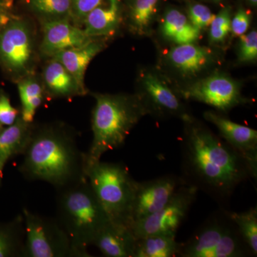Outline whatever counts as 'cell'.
<instances>
[{"label":"cell","instance_id":"28","mask_svg":"<svg viewBox=\"0 0 257 257\" xmlns=\"http://www.w3.org/2000/svg\"><path fill=\"white\" fill-rule=\"evenodd\" d=\"M231 18L229 8L221 10L209 25V39L212 45H219L226 40L231 32Z\"/></svg>","mask_w":257,"mask_h":257},{"label":"cell","instance_id":"23","mask_svg":"<svg viewBox=\"0 0 257 257\" xmlns=\"http://www.w3.org/2000/svg\"><path fill=\"white\" fill-rule=\"evenodd\" d=\"M18 87L22 104L20 116L25 122L32 124L44 100L45 89L32 74L20 79Z\"/></svg>","mask_w":257,"mask_h":257},{"label":"cell","instance_id":"34","mask_svg":"<svg viewBox=\"0 0 257 257\" xmlns=\"http://www.w3.org/2000/svg\"><path fill=\"white\" fill-rule=\"evenodd\" d=\"M11 20L8 15L4 13L3 10H0V30L5 27Z\"/></svg>","mask_w":257,"mask_h":257},{"label":"cell","instance_id":"15","mask_svg":"<svg viewBox=\"0 0 257 257\" xmlns=\"http://www.w3.org/2000/svg\"><path fill=\"white\" fill-rule=\"evenodd\" d=\"M137 239L126 225L109 221L93 241L101 253L106 257H134Z\"/></svg>","mask_w":257,"mask_h":257},{"label":"cell","instance_id":"16","mask_svg":"<svg viewBox=\"0 0 257 257\" xmlns=\"http://www.w3.org/2000/svg\"><path fill=\"white\" fill-rule=\"evenodd\" d=\"M212 51L194 43L177 45L169 51L167 60L170 65L184 76L197 75L213 62Z\"/></svg>","mask_w":257,"mask_h":257},{"label":"cell","instance_id":"21","mask_svg":"<svg viewBox=\"0 0 257 257\" xmlns=\"http://www.w3.org/2000/svg\"><path fill=\"white\" fill-rule=\"evenodd\" d=\"M33 128L32 124H28L19 116L16 121L0 133V161L3 163L12 157L22 155Z\"/></svg>","mask_w":257,"mask_h":257},{"label":"cell","instance_id":"33","mask_svg":"<svg viewBox=\"0 0 257 257\" xmlns=\"http://www.w3.org/2000/svg\"><path fill=\"white\" fill-rule=\"evenodd\" d=\"M251 17L247 11L239 9L234 18L231 19V32L236 37H241L246 33L249 28Z\"/></svg>","mask_w":257,"mask_h":257},{"label":"cell","instance_id":"25","mask_svg":"<svg viewBox=\"0 0 257 257\" xmlns=\"http://www.w3.org/2000/svg\"><path fill=\"white\" fill-rule=\"evenodd\" d=\"M160 0H132L128 26L135 33L145 35L151 28Z\"/></svg>","mask_w":257,"mask_h":257},{"label":"cell","instance_id":"39","mask_svg":"<svg viewBox=\"0 0 257 257\" xmlns=\"http://www.w3.org/2000/svg\"><path fill=\"white\" fill-rule=\"evenodd\" d=\"M2 130H3V128H0V133H1Z\"/></svg>","mask_w":257,"mask_h":257},{"label":"cell","instance_id":"36","mask_svg":"<svg viewBox=\"0 0 257 257\" xmlns=\"http://www.w3.org/2000/svg\"><path fill=\"white\" fill-rule=\"evenodd\" d=\"M3 5H4V0H0V10H3Z\"/></svg>","mask_w":257,"mask_h":257},{"label":"cell","instance_id":"8","mask_svg":"<svg viewBox=\"0 0 257 257\" xmlns=\"http://www.w3.org/2000/svg\"><path fill=\"white\" fill-rule=\"evenodd\" d=\"M35 52L30 23L22 19L11 20L0 31V62L20 79L32 74Z\"/></svg>","mask_w":257,"mask_h":257},{"label":"cell","instance_id":"32","mask_svg":"<svg viewBox=\"0 0 257 257\" xmlns=\"http://www.w3.org/2000/svg\"><path fill=\"white\" fill-rule=\"evenodd\" d=\"M20 115V111L12 105L10 98L0 93V128L14 124Z\"/></svg>","mask_w":257,"mask_h":257},{"label":"cell","instance_id":"35","mask_svg":"<svg viewBox=\"0 0 257 257\" xmlns=\"http://www.w3.org/2000/svg\"><path fill=\"white\" fill-rule=\"evenodd\" d=\"M5 165V164L0 161V184H1L2 178H3V170Z\"/></svg>","mask_w":257,"mask_h":257},{"label":"cell","instance_id":"29","mask_svg":"<svg viewBox=\"0 0 257 257\" xmlns=\"http://www.w3.org/2000/svg\"><path fill=\"white\" fill-rule=\"evenodd\" d=\"M239 60L241 62H251L257 58V32L252 30L240 37Z\"/></svg>","mask_w":257,"mask_h":257},{"label":"cell","instance_id":"37","mask_svg":"<svg viewBox=\"0 0 257 257\" xmlns=\"http://www.w3.org/2000/svg\"><path fill=\"white\" fill-rule=\"evenodd\" d=\"M248 1L252 5H256L257 4V0H248Z\"/></svg>","mask_w":257,"mask_h":257},{"label":"cell","instance_id":"31","mask_svg":"<svg viewBox=\"0 0 257 257\" xmlns=\"http://www.w3.org/2000/svg\"><path fill=\"white\" fill-rule=\"evenodd\" d=\"M101 0H71L70 20L74 25L82 27L86 16L94 8H96Z\"/></svg>","mask_w":257,"mask_h":257},{"label":"cell","instance_id":"24","mask_svg":"<svg viewBox=\"0 0 257 257\" xmlns=\"http://www.w3.org/2000/svg\"><path fill=\"white\" fill-rule=\"evenodd\" d=\"M25 230L23 214L0 224V257L23 256Z\"/></svg>","mask_w":257,"mask_h":257},{"label":"cell","instance_id":"10","mask_svg":"<svg viewBox=\"0 0 257 257\" xmlns=\"http://www.w3.org/2000/svg\"><path fill=\"white\" fill-rule=\"evenodd\" d=\"M184 99L200 101L218 110L226 111L244 104L239 84L228 76L214 74L179 90Z\"/></svg>","mask_w":257,"mask_h":257},{"label":"cell","instance_id":"38","mask_svg":"<svg viewBox=\"0 0 257 257\" xmlns=\"http://www.w3.org/2000/svg\"><path fill=\"white\" fill-rule=\"evenodd\" d=\"M211 1H213V2H218V1H220V0H211Z\"/></svg>","mask_w":257,"mask_h":257},{"label":"cell","instance_id":"12","mask_svg":"<svg viewBox=\"0 0 257 257\" xmlns=\"http://www.w3.org/2000/svg\"><path fill=\"white\" fill-rule=\"evenodd\" d=\"M93 40L82 28L70 23L69 20L44 22L40 52L52 58L63 51L82 47Z\"/></svg>","mask_w":257,"mask_h":257},{"label":"cell","instance_id":"17","mask_svg":"<svg viewBox=\"0 0 257 257\" xmlns=\"http://www.w3.org/2000/svg\"><path fill=\"white\" fill-rule=\"evenodd\" d=\"M121 11L119 0H101L86 16L83 30L91 38L110 36L119 28Z\"/></svg>","mask_w":257,"mask_h":257},{"label":"cell","instance_id":"13","mask_svg":"<svg viewBox=\"0 0 257 257\" xmlns=\"http://www.w3.org/2000/svg\"><path fill=\"white\" fill-rule=\"evenodd\" d=\"M204 119L215 125L225 142L245 159L257 172V131L235 123L212 111L204 112Z\"/></svg>","mask_w":257,"mask_h":257},{"label":"cell","instance_id":"26","mask_svg":"<svg viewBox=\"0 0 257 257\" xmlns=\"http://www.w3.org/2000/svg\"><path fill=\"white\" fill-rule=\"evenodd\" d=\"M228 216L236 225L249 253L257 254V209L251 208L246 211L237 213L226 211Z\"/></svg>","mask_w":257,"mask_h":257},{"label":"cell","instance_id":"20","mask_svg":"<svg viewBox=\"0 0 257 257\" xmlns=\"http://www.w3.org/2000/svg\"><path fill=\"white\" fill-rule=\"evenodd\" d=\"M161 30L164 37L177 45L194 43L200 37L201 32L185 15L177 9L166 12Z\"/></svg>","mask_w":257,"mask_h":257},{"label":"cell","instance_id":"9","mask_svg":"<svg viewBox=\"0 0 257 257\" xmlns=\"http://www.w3.org/2000/svg\"><path fill=\"white\" fill-rule=\"evenodd\" d=\"M197 192L195 187L183 184L162 209L132 223L128 228L136 239L153 234L176 236L177 230L195 200Z\"/></svg>","mask_w":257,"mask_h":257},{"label":"cell","instance_id":"18","mask_svg":"<svg viewBox=\"0 0 257 257\" xmlns=\"http://www.w3.org/2000/svg\"><path fill=\"white\" fill-rule=\"evenodd\" d=\"M43 87L52 97L71 98L87 93L59 61L52 58L44 69Z\"/></svg>","mask_w":257,"mask_h":257},{"label":"cell","instance_id":"14","mask_svg":"<svg viewBox=\"0 0 257 257\" xmlns=\"http://www.w3.org/2000/svg\"><path fill=\"white\" fill-rule=\"evenodd\" d=\"M141 82L145 94L140 95L146 104L149 114L155 112L182 118L188 115L177 94L157 74L145 72L142 75Z\"/></svg>","mask_w":257,"mask_h":257},{"label":"cell","instance_id":"7","mask_svg":"<svg viewBox=\"0 0 257 257\" xmlns=\"http://www.w3.org/2000/svg\"><path fill=\"white\" fill-rule=\"evenodd\" d=\"M25 230L24 257L72 256V246L57 219L35 214L24 208Z\"/></svg>","mask_w":257,"mask_h":257},{"label":"cell","instance_id":"6","mask_svg":"<svg viewBox=\"0 0 257 257\" xmlns=\"http://www.w3.org/2000/svg\"><path fill=\"white\" fill-rule=\"evenodd\" d=\"M247 247L226 210L207 221L187 242L182 243L179 256L240 257L248 254Z\"/></svg>","mask_w":257,"mask_h":257},{"label":"cell","instance_id":"22","mask_svg":"<svg viewBox=\"0 0 257 257\" xmlns=\"http://www.w3.org/2000/svg\"><path fill=\"white\" fill-rule=\"evenodd\" d=\"M182 243L175 236L153 234L137 239L134 257H172L179 256Z\"/></svg>","mask_w":257,"mask_h":257},{"label":"cell","instance_id":"3","mask_svg":"<svg viewBox=\"0 0 257 257\" xmlns=\"http://www.w3.org/2000/svg\"><path fill=\"white\" fill-rule=\"evenodd\" d=\"M96 103L92 111L93 139L85 153V164L101 160L106 152L124 145L140 119L149 114L140 94H93Z\"/></svg>","mask_w":257,"mask_h":257},{"label":"cell","instance_id":"19","mask_svg":"<svg viewBox=\"0 0 257 257\" xmlns=\"http://www.w3.org/2000/svg\"><path fill=\"white\" fill-rule=\"evenodd\" d=\"M104 44L93 40L82 47L63 51L52 58L59 61L84 89V75L88 66L103 48Z\"/></svg>","mask_w":257,"mask_h":257},{"label":"cell","instance_id":"30","mask_svg":"<svg viewBox=\"0 0 257 257\" xmlns=\"http://www.w3.org/2000/svg\"><path fill=\"white\" fill-rule=\"evenodd\" d=\"M214 15L205 5L194 4L189 7L187 18L190 23L201 31L210 25Z\"/></svg>","mask_w":257,"mask_h":257},{"label":"cell","instance_id":"2","mask_svg":"<svg viewBox=\"0 0 257 257\" xmlns=\"http://www.w3.org/2000/svg\"><path fill=\"white\" fill-rule=\"evenodd\" d=\"M19 170L30 181H43L56 189L87 179L85 153L76 135L64 125L32 128Z\"/></svg>","mask_w":257,"mask_h":257},{"label":"cell","instance_id":"27","mask_svg":"<svg viewBox=\"0 0 257 257\" xmlns=\"http://www.w3.org/2000/svg\"><path fill=\"white\" fill-rule=\"evenodd\" d=\"M30 9L44 22L69 20L71 0H27Z\"/></svg>","mask_w":257,"mask_h":257},{"label":"cell","instance_id":"5","mask_svg":"<svg viewBox=\"0 0 257 257\" xmlns=\"http://www.w3.org/2000/svg\"><path fill=\"white\" fill-rule=\"evenodd\" d=\"M85 175L109 221L128 226L137 182L120 163L85 164Z\"/></svg>","mask_w":257,"mask_h":257},{"label":"cell","instance_id":"4","mask_svg":"<svg viewBox=\"0 0 257 257\" xmlns=\"http://www.w3.org/2000/svg\"><path fill=\"white\" fill-rule=\"evenodd\" d=\"M57 190L56 219L68 236L72 256H92L88 246L109 218L87 178Z\"/></svg>","mask_w":257,"mask_h":257},{"label":"cell","instance_id":"11","mask_svg":"<svg viewBox=\"0 0 257 257\" xmlns=\"http://www.w3.org/2000/svg\"><path fill=\"white\" fill-rule=\"evenodd\" d=\"M183 184L180 177L174 175L164 176L146 182H137L128 227L132 223L162 209Z\"/></svg>","mask_w":257,"mask_h":257},{"label":"cell","instance_id":"1","mask_svg":"<svg viewBox=\"0 0 257 257\" xmlns=\"http://www.w3.org/2000/svg\"><path fill=\"white\" fill-rule=\"evenodd\" d=\"M182 145L181 176L184 185L207 193L219 202H226L236 187L257 172L226 142L187 115Z\"/></svg>","mask_w":257,"mask_h":257}]
</instances>
